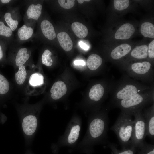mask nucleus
Segmentation results:
<instances>
[{"label":"nucleus","instance_id":"0eeeda50","mask_svg":"<svg viewBox=\"0 0 154 154\" xmlns=\"http://www.w3.org/2000/svg\"><path fill=\"white\" fill-rule=\"evenodd\" d=\"M146 125L147 135L152 139L154 137V105L142 112Z\"/></svg>","mask_w":154,"mask_h":154},{"label":"nucleus","instance_id":"f257e3e1","mask_svg":"<svg viewBox=\"0 0 154 154\" xmlns=\"http://www.w3.org/2000/svg\"><path fill=\"white\" fill-rule=\"evenodd\" d=\"M109 123L107 111L95 112L90 115L88 118L86 133L76 148L81 152L89 153L94 145L108 141Z\"/></svg>","mask_w":154,"mask_h":154},{"label":"nucleus","instance_id":"a878e982","mask_svg":"<svg viewBox=\"0 0 154 154\" xmlns=\"http://www.w3.org/2000/svg\"><path fill=\"white\" fill-rule=\"evenodd\" d=\"M52 52L48 49H46L44 51L42 56V62L43 64L48 66H51L52 65Z\"/></svg>","mask_w":154,"mask_h":154},{"label":"nucleus","instance_id":"9b49d317","mask_svg":"<svg viewBox=\"0 0 154 154\" xmlns=\"http://www.w3.org/2000/svg\"><path fill=\"white\" fill-rule=\"evenodd\" d=\"M104 88L100 84H95L91 87L90 90L89 98L93 102H100L104 95Z\"/></svg>","mask_w":154,"mask_h":154},{"label":"nucleus","instance_id":"c756f323","mask_svg":"<svg viewBox=\"0 0 154 154\" xmlns=\"http://www.w3.org/2000/svg\"><path fill=\"white\" fill-rule=\"evenodd\" d=\"M148 53L149 57L150 58H154V40L149 44L148 47Z\"/></svg>","mask_w":154,"mask_h":154},{"label":"nucleus","instance_id":"dca6fc26","mask_svg":"<svg viewBox=\"0 0 154 154\" xmlns=\"http://www.w3.org/2000/svg\"><path fill=\"white\" fill-rule=\"evenodd\" d=\"M42 8V6L40 4L36 5L33 4L30 5L26 11L28 18L37 20L41 14Z\"/></svg>","mask_w":154,"mask_h":154},{"label":"nucleus","instance_id":"473e14b6","mask_svg":"<svg viewBox=\"0 0 154 154\" xmlns=\"http://www.w3.org/2000/svg\"><path fill=\"white\" fill-rule=\"evenodd\" d=\"M74 64L75 65L84 66L85 64V61L82 60H77L74 61Z\"/></svg>","mask_w":154,"mask_h":154},{"label":"nucleus","instance_id":"a211bd4d","mask_svg":"<svg viewBox=\"0 0 154 154\" xmlns=\"http://www.w3.org/2000/svg\"><path fill=\"white\" fill-rule=\"evenodd\" d=\"M148 46L146 45H142L136 46L131 51V56L138 59L146 58L148 55Z\"/></svg>","mask_w":154,"mask_h":154},{"label":"nucleus","instance_id":"39448f33","mask_svg":"<svg viewBox=\"0 0 154 154\" xmlns=\"http://www.w3.org/2000/svg\"><path fill=\"white\" fill-rule=\"evenodd\" d=\"M133 115L134 116V125L131 145L134 147H142L147 135L146 125L142 109L136 111Z\"/></svg>","mask_w":154,"mask_h":154},{"label":"nucleus","instance_id":"1a4fd4ad","mask_svg":"<svg viewBox=\"0 0 154 154\" xmlns=\"http://www.w3.org/2000/svg\"><path fill=\"white\" fill-rule=\"evenodd\" d=\"M66 92L67 87L65 84L61 81L56 82L51 89V97L53 100H58L64 95Z\"/></svg>","mask_w":154,"mask_h":154},{"label":"nucleus","instance_id":"bb28decb","mask_svg":"<svg viewBox=\"0 0 154 154\" xmlns=\"http://www.w3.org/2000/svg\"><path fill=\"white\" fill-rule=\"evenodd\" d=\"M129 4V0H114V5L115 8L118 10L121 11L127 8Z\"/></svg>","mask_w":154,"mask_h":154},{"label":"nucleus","instance_id":"c85d7f7f","mask_svg":"<svg viewBox=\"0 0 154 154\" xmlns=\"http://www.w3.org/2000/svg\"><path fill=\"white\" fill-rule=\"evenodd\" d=\"M60 5L65 9H70L75 4V0H58V1Z\"/></svg>","mask_w":154,"mask_h":154},{"label":"nucleus","instance_id":"6ab92c4d","mask_svg":"<svg viewBox=\"0 0 154 154\" xmlns=\"http://www.w3.org/2000/svg\"><path fill=\"white\" fill-rule=\"evenodd\" d=\"M27 50L25 48H20L16 55L15 64L17 66L23 65L28 60L30 55L27 53Z\"/></svg>","mask_w":154,"mask_h":154},{"label":"nucleus","instance_id":"72a5a7b5","mask_svg":"<svg viewBox=\"0 0 154 154\" xmlns=\"http://www.w3.org/2000/svg\"><path fill=\"white\" fill-rule=\"evenodd\" d=\"M3 56V54L1 46L0 45V60L2 58Z\"/></svg>","mask_w":154,"mask_h":154},{"label":"nucleus","instance_id":"423d86ee","mask_svg":"<svg viewBox=\"0 0 154 154\" xmlns=\"http://www.w3.org/2000/svg\"><path fill=\"white\" fill-rule=\"evenodd\" d=\"M140 90L138 86L134 84H126L117 91L113 98V102L115 105L121 100L139 92Z\"/></svg>","mask_w":154,"mask_h":154},{"label":"nucleus","instance_id":"2f4dec72","mask_svg":"<svg viewBox=\"0 0 154 154\" xmlns=\"http://www.w3.org/2000/svg\"><path fill=\"white\" fill-rule=\"evenodd\" d=\"M79 45L82 48L85 50H88L89 48L88 46L82 41H80L79 42Z\"/></svg>","mask_w":154,"mask_h":154},{"label":"nucleus","instance_id":"4be33fe9","mask_svg":"<svg viewBox=\"0 0 154 154\" xmlns=\"http://www.w3.org/2000/svg\"><path fill=\"white\" fill-rule=\"evenodd\" d=\"M27 75L25 66L23 65L19 66L18 71L15 74L17 83L19 85L22 84L26 78Z\"/></svg>","mask_w":154,"mask_h":154},{"label":"nucleus","instance_id":"7ed1b4c3","mask_svg":"<svg viewBox=\"0 0 154 154\" xmlns=\"http://www.w3.org/2000/svg\"><path fill=\"white\" fill-rule=\"evenodd\" d=\"M82 124V119L77 115L71 118L63 135L59 138L55 145L59 149L63 147H74L79 137Z\"/></svg>","mask_w":154,"mask_h":154},{"label":"nucleus","instance_id":"ddd939ff","mask_svg":"<svg viewBox=\"0 0 154 154\" xmlns=\"http://www.w3.org/2000/svg\"><path fill=\"white\" fill-rule=\"evenodd\" d=\"M57 37L60 44L63 50L69 51L72 49L73 42L67 33L64 32H60L58 34Z\"/></svg>","mask_w":154,"mask_h":154},{"label":"nucleus","instance_id":"2eb2a0df","mask_svg":"<svg viewBox=\"0 0 154 154\" xmlns=\"http://www.w3.org/2000/svg\"><path fill=\"white\" fill-rule=\"evenodd\" d=\"M71 28L75 35L79 38H84L88 34V31L87 27L80 22H74L72 24Z\"/></svg>","mask_w":154,"mask_h":154},{"label":"nucleus","instance_id":"6e6552de","mask_svg":"<svg viewBox=\"0 0 154 154\" xmlns=\"http://www.w3.org/2000/svg\"><path fill=\"white\" fill-rule=\"evenodd\" d=\"M135 31L134 27L132 24L125 23L118 29L115 34V38L117 39H127L131 37Z\"/></svg>","mask_w":154,"mask_h":154},{"label":"nucleus","instance_id":"5701e85b","mask_svg":"<svg viewBox=\"0 0 154 154\" xmlns=\"http://www.w3.org/2000/svg\"><path fill=\"white\" fill-rule=\"evenodd\" d=\"M44 82V77L40 73H35L29 78V83L31 85L34 87L41 85Z\"/></svg>","mask_w":154,"mask_h":154},{"label":"nucleus","instance_id":"393cba45","mask_svg":"<svg viewBox=\"0 0 154 154\" xmlns=\"http://www.w3.org/2000/svg\"><path fill=\"white\" fill-rule=\"evenodd\" d=\"M4 17L6 22L12 31H15L17 28L18 22L17 20H13L10 13H6L4 15Z\"/></svg>","mask_w":154,"mask_h":154},{"label":"nucleus","instance_id":"412c9836","mask_svg":"<svg viewBox=\"0 0 154 154\" xmlns=\"http://www.w3.org/2000/svg\"><path fill=\"white\" fill-rule=\"evenodd\" d=\"M33 29L24 25L18 30L17 35L21 40H27L30 38L33 33Z\"/></svg>","mask_w":154,"mask_h":154},{"label":"nucleus","instance_id":"4468645a","mask_svg":"<svg viewBox=\"0 0 154 154\" xmlns=\"http://www.w3.org/2000/svg\"><path fill=\"white\" fill-rule=\"evenodd\" d=\"M131 46L128 44H121L112 51L111 56L114 59H119L127 54L131 50Z\"/></svg>","mask_w":154,"mask_h":154},{"label":"nucleus","instance_id":"aec40b11","mask_svg":"<svg viewBox=\"0 0 154 154\" xmlns=\"http://www.w3.org/2000/svg\"><path fill=\"white\" fill-rule=\"evenodd\" d=\"M141 32L145 37L154 38V25L149 22H146L143 23L141 26Z\"/></svg>","mask_w":154,"mask_h":154},{"label":"nucleus","instance_id":"9d476101","mask_svg":"<svg viewBox=\"0 0 154 154\" xmlns=\"http://www.w3.org/2000/svg\"><path fill=\"white\" fill-rule=\"evenodd\" d=\"M151 65L149 62L146 61L134 63L131 65L130 70L135 74L143 75L151 71Z\"/></svg>","mask_w":154,"mask_h":154},{"label":"nucleus","instance_id":"c9c22d12","mask_svg":"<svg viewBox=\"0 0 154 154\" xmlns=\"http://www.w3.org/2000/svg\"><path fill=\"white\" fill-rule=\"evenodd\" d=\"M11 0H1V2L3 3H9Z\"/></svg>","mask_w":154,"mask_h":154},{"label":"nucleus","instance_id":"b1692460","mask_svg":"<svg viewBox=\"0 0 154 154\" xmlns=\"http://www.w3.org/2000/svg\"><path fill=\"white\" fill-rule=\"evenodd\" d=\"M9 89V84L7 80L4 76L0 74V94L7 93Z\"/></svg>","mask_w":154,"mask_h":154},{"label":"nucleus","instance_id":"f704fd0d","mask_svg":"<svg viewBox=\"0 0 154 154\" xmlns=\"http://www.w3.org/2000/svg\"><path fill=\"white\" fill-rule=\"evenodd\" d=\"M90 0H78L77 1L80 4L82 3L84 1H90Z\"/></svg>","mask_w":154,"mask_h":154},{"label":"nucleus","instance_id":"f8f14e48","mask_svg":"<svg viewBox=\"0 0 154 154\" xmlns=\"http://www.w3.org/2000/svg\"><path fill=\"white\" fill-rule=\"evenodd\" d=\"M40 28L44 35L48 39L52 40L56 37V33L52 24L49 21L44 19L40 24Z\"/></svg>","mask_w":154,"mask_h":154},{"label":"nucleus","instance_id":"f03ea898","mask_svg":"<svg viewBox=\"0 0 154 154\" xmlns=\"http://www.w3.org/2000/svg\"><path fill=\"white\" fill-rule=\"evenodd\" d=\"M132 116L129 113L122 112L110 129L116 134L123 148L131 145L134 125Z\"/></svg>","mask_w":154,"mask_h":154},{"label":"nucleus","instance_id":"20e7f679","mask_svg":"<svg viewBox=\"0 0 154 154\" xmlns=\"http://www.w3.org/2000/svg\"><path fill=\"white\" fill-rule=\"evenodd\" d=\"M153 100V97L151 96L139 92L121 100L115 105L119 107L122 112L133 116L136 111L142 109L145 105Z\"/></svg>","mask_w":154,"mask_h":154},{"label":"nucleus","instance_id":"cd10ccee","mask_svg":"<svg viewBox=\"0 0 154 154\" xmlns=\"http://www.w3.org/2000/svg\"><path fill=\"white\" fill-rule=\"evenodd\" d=\"M12 31L9 27L5 26L2 21H0V35L10 37L12 35Z\"/></svg>","mask_w":154,"mask_h":154},{"label":"nucleus","instance_id":"7c9ffc66","mask_svg":"<svg viewBox=\"0 0 154 154\" xmlns=\"http://www.w3.org/2000/svg\"><path fill=\"white\" fill-rule=\"evenodd\" d=\"M131 149L126 150L124 151L118 152L117 154H134L133 146H132Z\"/></svg>","mask_w":154,"mask_h":154},{"label":"nucleus","instance_id":"f3484780","mask_svg":"<svg viewBox=\"0 0 154 154\" xmlns=\"http://www.w3.org/2000/svg\"><path fill=\"white\" fill-rule=\"evenodd\" d=\"M87 65L91 70H94L97 69L102 63V59L99 55L93 54L90 55L87 60Z\"/></svg>","mask_w":154,"mask_h":154}]
</instances>
